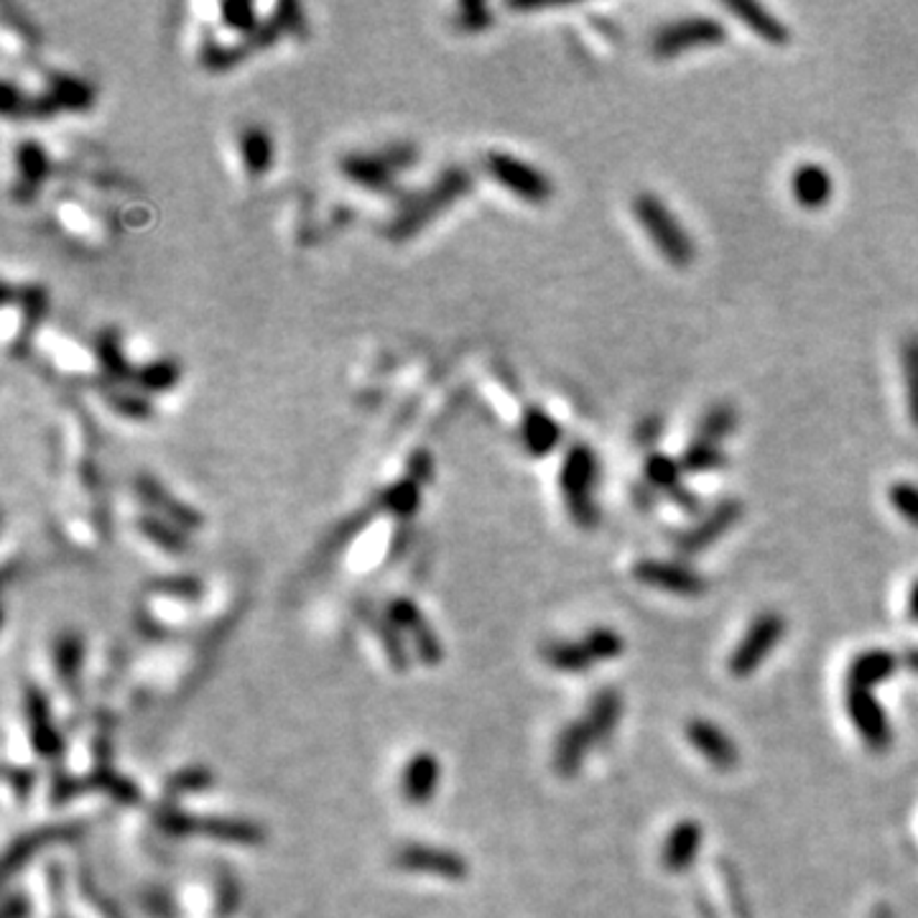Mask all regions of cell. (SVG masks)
Here are the masks:
<instances>
[{"instance_id": "obj_1", "label": "cell", "mask_w": 918, "mask_h": 918, "mask_svg": "<svg viewBox=\"0 0 918 918\" xmlns=\"http://www.w3.org/2000/svg\"><path fill=\"white\" fill-rule=\"evenodd\" d=\"M633 212L635 217H638L643 233H646L648 241L653 243V248L664 255L671 266L686 268L688 263L696 258L694 241L688 237L684 225L678 223V217L668 209V205L658 194L641 192L638 197L633 199Z\"/></svg>"}, {"instance_id": "obj_2", "label": "cell", "mask_w": 918, "mask_h": 918, "mask_svg": "<svg viewBox=\"0 0 918 918\" xmlns=\"http://www.w3.org/2000/svg\"><path fill=\"white\" fill-rule=\"evenodd\" d=\"M599 478V465L593 449L587 445L569 447L567 457L561 462V475H559V488L564 506H567L572 520L582 528H595L599 520V508L595 500V488Z\"/></svg>"}, {"instance_id": "obj_3", "label": "cell", "mask_w": 918, "mask_h": 918, "mask_svg": "<svg viewBox=\"0 0 918 918\" xmlns=\"http://www.w3.org/2000/svg\"><path fill=\"white\" fill-rule=\"evenodd\" d=\"M785 635V617L781 613L765 611L750 623L748 633L743 635V641L738 643L735 651L727 661L730 674L735 678H748L753 676L758 668L765 664V658L771 656V651L779 646Z\"/></svg>"}, {"instance_id": "obj_4", "label": "cell", "mask_w": 918, "mask_h": 918, "mask_svg": "<svg viewBox=\"0 0 918 918\" xmlns=\"http://www.w3.org/2000/svg\"><path fill=\"white\" fill-rule=\"evenodd\" d=\"M727 39V29L710 16H688L674 21L653 37V55L658 59H674L692 49L720 47Z\"/></svg>"}, {"instance_id": "obj_5", "label": "cell", "mask_w": 918, "mask_h": 918, "mask_svg": "<svg viewBox=\"0 0 918 918\" xmlns=\"http://www.w3.org/2000/svg\"><path fill=\"white\" fill-rule=\"evenodd\" d=\"M844 707L854 730L860 732L862 743L872 753H886L890 743H893V730H890L886 710H882L878 696L870 688L844 686Z\"/></svg>"}, {"instance_id": "obj_6", "label": "cell", "mask_w": 918, "mask_h": 918, "mask_svg": "<svg viewBox=\"0 0 918 918\" xmlns=\"http://www.w3.org/2000/svg\"><path fill=\"white\" fill-rule=\"evenodd\" d=\"M633 577L641 585L664 589V593L678 597H702L707 593V579L682 561L643 559L633 567Z\"/></svg>"}, {"instance_id": "obj_7", "label": "cell", "mask_w": 918, "mask_h": 918, "mask_svg": "<svg viewBox=\"0 0 918 918\" xmlns=\"http://www.w3.org/2000/svg\"><path fill=\"white\" fill-rule=\"evenodd\" d=\"M740 518H743V502L720 500L717 506L710 508L692 528H686V531L674 538L676 549L686 556L702 554L704 549H710L712 544H717L732 526H738Z\"/></svg>"}, {"instance_id": "obj_8", "label": "cell", "mask_w": 918, "mask_h": 918, "mask_svg": "<svg viewBox=\"0 0 918 918\" xmlns=\"http://www.w3.org/2000/svg\"><path fill=\"white\" fill-rule=\"evenodd\" d=\"M488 169L496 174V179L508 192L518 194L520 199L528 202H546L554 197V184L544 172L536 166L520 162V158L510 154H492L488 158Z\"/></svg>"}, {"instance_id": "obj_9", "label": "cell", "mask_w": 918, "mask_h": 918, "mask_svg": "<svg viewBox=\"0 0 918 918\" xmlns=\"http://www.w3.org/2000/svg\"><path fill=\"white\" fill-rule=\"evenodd\" d=\"M395 868H401L406 872H431V876H441L445 880H462L470 868L467 862L459 858L457 852L439 850V847H427V844H409L403 850L395 852Z\"/></svg>"}, {"instance_id": "obj_10", "label": "cell", "mask_w": 918, "mask_h": 918, "mask_svg": "<svg viewBox=\"0 0 918 918\" xmlns=\"http://www.w3.org/2000/svg\"><path fill=\"white\" fill-rule=\"evenodd\" d=\"M684 735L688 740V745L696 748L702 753L704 761L710 765L720 768V771H730L740 761V750L732 743L730 735L720 725H714L710 720H688Z\"/></svg>"}, {"instance_id": "obj_11", "label": "cell", "mask_w": 918, "mask_h": 918, "mask_svg": "<svg viewBox=\"0 0 918 918\" xmlns=\"http://www.w3.org/2000/svg\"><path fill=\"white\" fill-rule=\"evenodd\" d=\"M789 187H791V197L797 199L799 207L817 212V209H824L829 205V199H832L834 179L822 164L807 162V164H801L799 169H793Z\"/></svg>"}, {"instance_id": "obj_12", "label": "cell", "mask_w": 918, "mask_h": 918, "mask_svg": "<svg viewBox=\"0 0 918 918\" xmlns=\"http://www.w3.org/2000/svg\"><path fill=\"white\" fill-rule=\"evenodd\" d=\"M702 824L694 822V819H684L674 829H671L664 850H661V862L668 872H686L700 858L702 850Z\"/></svg>"}, {"instance_id": "obj_13", "label": "cell", "mask_w": 918, "mask_h": 918, "mask_svg": "<svg viewBox=\"0 0 918 918\" xmlns=\"http://www.w3.org/2000/svg\"><path fill=\"white\" fill-rule=\"evenodd\" d=\"M621 717H623V696L617 688H599V692L593 696V702H589L587 707V717H585V727L589 732V738H593V745H607L615 735L617 725H621Z\"/></svg>"}, {"instance_id": "obj_14", "label": "cell", "mask_w": 918, "mask_h": 918, "mask_svg": "<svg viewBox=\"0 0 918 918\" xmlns=\"http://www.w3.org/2000/svg\"><path fill=\"white\" fill-rule=\"evenodd\" d=\"M898 668V656L886 648H870L862 651L860 656L852 658L850 668H847V684L844 686H858V688H876L880 684H886L890 676L896 674Z\"/></svg>"}, {"instance_id": "obj_15", "label": "cell", "mask_w": 918, "mask_h": 918, "mask_svg": "<svg viewBox=\"0 0 918 918\" xmlns=\"http://www.w3.org/2000/svg\"><path fill=\"white\" fill-rule=\"evenodd\" d=\"M732 16H738L740 23L748 26L755 37H761L771 47H785L791 39V31L785 29L781 19L768 11L761 3H748V0H735V3L725 6Z\"/></svg>"}, {"instance_id": "obj_16", "label": "cell", "mask_w": 918, "mask_h": 918, "mask_svg": "<svg viewBox=\"0 0 918 918\" xmlns=\"http://www.w3.org/2000/svg\"><path fill=\"white\" fill-rule=\"evenodd\" d=\"M589 748H595V745L585 727V722H569V725L559 732V738H556V748H554L556 773L564 775V779L577 775L582 763H585V755Z\"/></svg>"}, {"instance_id": "obj_17", "label": "cell", "mask_w": 918, "mask_h": 918, "mask_svg": "<svg viewBox=\"0 0 918 918\" xmlns=\"http://www.w3.org/2000/svg\"><path fill=\"white\" fill-rule=\"evenodd\" d=\"M439 785V763L431 753H419L413 761L403 768V799L411 803H427L434 797Z\"/></svg>"}, {"instance_id": "obj_18", "label": "cell", "mask_w": 918, "mask_h": 918, "mask_svg": "<svg viewBox=\"0 0 918 918\" xmlns=\"http://www.w3.org/2000/svg\"><path fill=\"white\" fill-rule=\"evenodd\" d=\"M520 434H524V445L534 457L551 455L561 441L559 423L541 409L526 411L524 423H520Z\"/></svg>"}, {"instance_id": "obj_19", "label": "cell", "mask_w": 918, "mask_h": 918, "mask_svg": "<svg viewBox=\"0 0 918 918\" xmlns=\"http://www.w3.org/2000/svg\"><path fill=\"white\" fill-rule=\"evenodd\" d=\"M541 656L546 664L556 671H564V674H582V671L595 666V658L589 656L585 643L549 641L541 646Z\"/></svg>"}, {"instance_id": "obj_20", "label": "cell", "mask_w": 918, "mask_h": 918, "mask_svg": "<svg viewBox=\"0 0 918 918\" xmlns=\"http://www.w3.org/2000/svg\"><path fill=\"white\" fill-rule=\"evenodd\" d=\"M391 621L395 625H403V628H409V633L413 635V641H417V648L423 656V661H431V664H437V661L441 658V648H439L434 635L427 633V625H423L417 607H413L411 603H395L393 611H391Z\"/></svg>"}, {"instance_id": "obj_21", "label": "cell", "mask_w": 918, "mask_h": 918, "mask_svg": "<svg viewBox=\"0 0 918 918\" xmlns=\"http://www.w3.org/2000/svg\"><path fill=\"white\" fill-rule=\"evenodd\" d=\"M643 472H646V482L651 488H656L658 492H668L671 498L676 496L678 490L684 488L682 475L684 467L678 459L668 457L664 452H653L646 457V465H643Z\"/></svg>"}, {"instance_id": "obj_22", "label": "cell", "mask_w": 918, "mask_h": 918, "mask_svg": "<svg viewBox=\"0 0 918 918\" xmlns=\"http://www.w3.org/2000/svg\"><path fill=\"white\" fill-rule=\"evenodd\" d=\"M735 429H738V409H735V406L714 403V406H710L707 411L702 413L700 423H696V439L722 445V439H727Z\"/></svg>"}, {"instance_id": "obj_23", "label": "cell", "mask_w": 918, "mask_h": 918, "mask_svg": "<svg viewBox=\"0 0 918 918\" xmlns=\"http://www.w3.org/2000/svg\"><path fill=\"white\" fill-rule=\"evenodd\" d=\"M678 462H682L684 472L702 475V472H714V470H720V467H725L727 457L725 452H722V447L714 445V441L694 439L692 445L684 449V455L678 457Z\"/></svg>"}, {"instance_id": "obj_24", "label": "cell", "mask_w": 918, "mask_h": 918, "mask_svg": "<svg viewBox=\"0 0 918 918\" xmlns=\"http://www.w3.org/2000/svg\"><path fill=\"white\" fill-rule=\"evenodd\" d=\"M900 363H904L908 417H911V421L918 427V334L906 338L904 350H900Z\"/></svg>"}, {"instance_id": "obj_25", "label": "cell", "mask_w": 918, "mask_h": 918, "mask_svg": "<svg viewBox=\"0 0 918 918\" xmlns=\"http://www.w3.org/2000/svg\"><path fill=\"white\" fill-rule=\"evenodd\" d=\"M720 870H722V886H725L732 916H735V918H755L753 904H750V898L745 893V886H743V880H740V872H738L735 865L722 860Z\"/></svg>"}, {"instance_id": "obj_26", "label": "cell", "mask_w": 918, "mask_h": 918, "mask_svg": "<svg viewBox=\"0 0 918 918\" xmlns=\"http://www.w3.org/2000/svg\"><path fill=\"white\" fill-rule=\"evenodd\" d=\"M585 648L589 651V656L595 658V664L599 661H615L621 658V653L625 651L623 635L613 628H593L585 635Z\"/></svg>"}, {"instance_id": "obj_27", "label": "cell", "mask_w": 918, "mask_h": 918, "mask_svg": "<svg viewBox=\"0 0 918 918\" xmlns=\"http://www.w3.org/2000/svg\"><path fill=\"white\" fill-rule=\"evenodd\" d=\"M888 500L896 514L918 528V485L908 480H898L888 488Z\"/></svg>"}, {"instance_id": "obj_28", "label": "cell", "mask_w": 918, "mask_h": 918, "mask_svg": "<svg viewBox=\"0 0 918 918\" xmlns=\"http://www.w3.org/2000/svg\"><path fill=\"white\" fill-rule=\"evenodd\" d=\"M57 664L65 676H77L79 664H82V643L77 635H65L57 648Z\"/></svg>"}, {"instance_id": "obj_29", "label": "cell", "mask_w": 918, "mask_h": 918, "mask_svg": "<svg viewBox=\"0 0 918 918\" xmlns=\"http://www.w3.org/2000/svg\"><path fill=\"white\" fill-rule=\"evenodd\" d=\"M29 906H26L23 896H11L6 900V918H26Z\"/></svg>"}, {"instance_id": "obj_30", "label": "cell", "mask_w": 918, "mask_h": 918, "mask_svg": "<svg viewBox=\"0 0 918 918\" xmlns=\"http://www.w3.org/2000/svg\"><path fill=\"white\" fill-rule=\"evenodd\" d=\"M696 911H700L702 918H720L717 908H714L712 900L704 893H696Z\"/></svg>"}, {"instance_id": "obj_31", "label": "cell", "mask_w": 918, "mask_h": 918, "mask_svg": "<svg viewBox=\"0 0 918 918\" xmlns=\"http://www.w3.org/2000/svg\"><path fill=\"white\" fill-rule=\"evenodd\" d=\"M908 615L918 623V579L911 585V593H908Z\"/></svg>"}, {"instance_id": "obj_32", "label": "cell", "mask_w": 918, "mask_h": 918, "mask_svg": "<svg viewBox=\"0 0 918 918\" xmlns=\"http://www.w3.org/2000/svg\"><path fill=\"white\" fill-rule=\"evenodd\" d=\"M904 664L914 671V674H918V648H908L906 653H904Z\"/></svg>"}, {"instance_id": "obj_33", "label": "cell", "mask_w": 918, "mask_h": 918, "mask_svg": "<svg viewBox=\"0 0 918 918\" xmlns=\"http://www.w3.org/2000/svg\"><path fill=\"white\" fill-rule=\"evenodd\" d=\"M870 918H893V916H890L888 906H876V911H872Z\"/></svg>"}]
</instances>
